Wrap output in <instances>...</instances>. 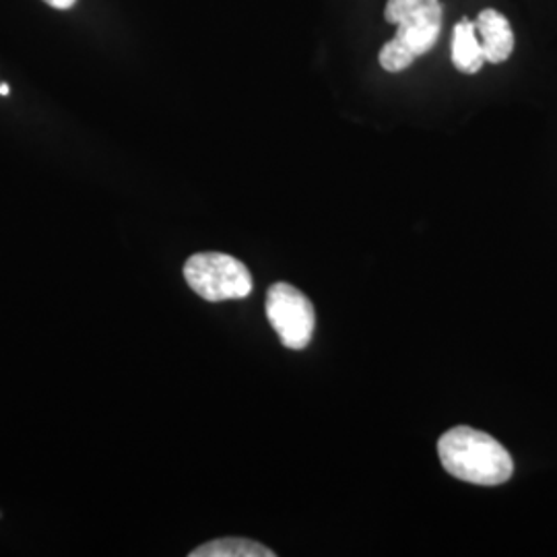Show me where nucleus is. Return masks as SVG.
<instances>
[{"label":"nucleus","instance_id":"f257e3e1","mask_svg":"<svg viewBox=\"0 0 557 557\" xmlns=\"http://www.w3.org/2000/svg\"><path fill=\"white\" fill-rule=\"evenodd\" d=\"M438 455L446 473L473 485H502L515 473L512 457L498 440L467 425L442 434Z\"/></svg>","mask_w":557,"mask_h":557},{"label":"nucleus","instance_id":"f03ea898","mask_svg":"<svg viewBox=\"0 0 557 557\" xmlns=\"http://www.w3.org/2000/svg\"><path fill=\"white\" fill-rule=\"evenodd\" d=\"M444 9L440 0H388L386 23L397 25V36L380 50V66L388 73L409 69L440 40Z\"/></svg>","mask_w":557,"mask_h":557},{"label":"nucleus","instance_id":"7ed1b4c3","mask_svg":"<svg viewBox=\"0 0 557 557\" xmlns=\"http://www.w3.org/2000/svg\"><path fill=\"white\" fill-rule=\"evenodd\" d=\"M190 289L207 301L244 299L252 294V275L242 260L223 252H200L184 264Z\"/></svg>","mask_w":557,"mask_h":557},{"label":"nucleus","instance_id":"20e7f679","mask_svg":"<svg viewBox=\"0 0 557 557\" xmlns=\"http://www.w3.org/2000/svg\"><path fill=\"white\" fill-rule=\"evenodd\" d=\"M264 310L267 319L278 335V341L287 349L299 351L308 347L317 329V314L312 301L306 298L298 287L289 283L271 285Z\"/></svg>","mask_w":557,"mask_h":557},{"label":"nucleus","instance_id":"39448f33","mask_svg":"<svg viewBox=\"0 0 557 557\" xmlns=\"http://www.w3.org/2000/svg\"><path fill=\"white\" fill-rule=\"evenodd\" d=\"M479 44L485 62L499 64L510 59L515 52V32L508 20L496 9H485L475 21Z\"/></svg>","mask_w":557,"mask_h":557},{"label":"nucleus","instance_id":"423d86ee","mask_svg":"<svg viewBox=\"0 0 557 557\" xmlns=\"http://www.w3.org/2000/svg\"><path fill=\"white\" fill-rule=\"evenodd\" d=\"M483 62L485 59L481 52L475 21L462 17L453 29V64L465 75H475Z\"/></svg>","mask_w":557,"mask_h":557},{"label":"nucleus","instance_id":"0eeeda50","mask_svg":"<svg viewBox=\"0 0 557 557\" xmlns=\"http://www.w3.org/2000/svg\"><path fill=\"white\" fill-rule=\"evenodd\" d=\"M190 557H275V552L252 539L227 537L205 543L193 549Z\"/></svg>","mask_w":557,"mask_h":557},{"label":"nucleus","instance_id":"6e6552de","mask_svg":"<svg viewBox=\"0 0 557 557\" xmlns=\"http://www.w3.org/2000/svg\"><path fill=\"white\" fill-rule=\"evenodd\" d=\"M44 2L50 4V7H54V9H62V11H64V9H71L77 0H44Z\"/></svg>","mask_w":557,"mask_h":557},{"label":"nucleus","instance_id":"1a4fd4ad","mask_svg":"<svg viewBox=\"0 0 557 557\" xmlns=\"http://www.w3.org/2000/svg\"><path fill=\"white\" fill-rule=\"evenodd\" d=\"M9 94H11L9 85H7V83H0V96H9Z\"/></svg>","mask_w":557,"mask_h":557}]
</instances>
